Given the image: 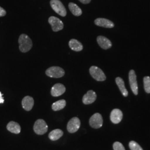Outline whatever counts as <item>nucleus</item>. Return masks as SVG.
I'll return each instance as SVG.
<instances>
[{"instance_id":"f03ea898","label":"nucleus","mask_w":150,"mask_h":150,"mask_svg":"<svg viewBox=\"0 0 150 150\" xmlns=\"http://www.w3.org/2000/svg\"><path fill=\"white\" fill-rule=\"evenodd\" d=\"M33 130L36 134L42 135L48 131V126L42 119L38 120L33 126Z\"/></svg>"},{"instance_id":"f3484780","label":"nucleus","mask_w":150,"mask_h":150,"mask_svg":"<svg viewBox=\"0 0 150 150\" xmlns=\"http://www.w3.org/2000/svg\"><path fill=\"white\" fill-rule=\"evenodd\" d=\"M69 46L71 50L75 51H81L83 49V46L80 42L76 39H72L69 42Z\"/></svg>"},{"instance_id":"412c9836","label":"nucleus","mask_w":150,"mask_h":150,"mask_svg":"<svg viewBox=\"0 0 150 150\" xmlns=\"http://www.w3.org/2000/svg\"><path fill=\"white\" fill-rule=\"evenodd\" d=\"M66 102L64 100H61L57 102H54L52 105V109L54 111H59L64 108L66 106Z\"/></svg>"},{"instance_id":"6e6552de","label":"nucleus","mask_w":150,"mask_h":150,"mask_svg":"<svg viewBox=\"0 0 150 150\" xmlns=\"http://www.w3.org/2000/svg\"><path fill=\"white\" fill-rule=\"evenodd\" d=\"M48 22L51 25L52 30L54 32L62 30L64 28L63 22L57 17L54 16L50 17L48 19Z\"/></svg>"},{"instance_id":"ddd939ff","label":"nucleus","mask_w":150,"mask_h":150,"mask_svg":"<svg viewBox=\"0 0 150 150\" xmlns=\"http://www.w3.org/2000/svg\"><path fill=\"white\" fill-rule=\"evenodd\" d=\"M22 105L25 110L30 111L32 110L34 105V100L32 97L25 96L22 101Z\"/></svg>"},{"instance_id":"bb28decb","label":"nucleus","mask_w":150,"mask_h":150,"mask_svg":"<svg viewBox=\"0 0 150 150\" xmlns=\"http://www.w3.org/2000/svg\"><path fill=\"white\" fill-rule=\"evenodd\" d=\"M2 94L1 93V92H0V103H4V99L2 97Z\"/></svg>"},{"instance_id":"423d86ee","label":"nucleus","mask_w":150,"mask_h":150,"mask_svg":"<svg viewBox=\"0 0 150 150\" xmlns=\"http://www.w3.org/2000/svg\"><path fill=\"white\" fill-rule=\"evenodd\" d=\"M89 123L92 128L99 129L103 125L102 116L98 113H95L91 117Z\"/></svg>"},{"instance_id":"f8f14e48","label":"nucleus","mask_w":150,"mask_h":150,"mask_svg":"<svg viewBox=\"0 0 150 150\" xmlns=\"http://www.w3.org/2000/svg\"><path fill=\"white\" fill-rule=\"evenodd\" d=\"M96 93L92 90L88 91L82 98V102L85 105H89L96 100Z\"/></svg>"},{"instance_id":"dca6fc26","label":"nucleus","mask_w":150,"mask_h":150,"mask_svg":"<svg viewBox=\"0 0 150 150\" xmlns=\"http://www.w3.org/2000/svg\"><path fill=\"white\" fill-rule=\"evenodd\" d=\"M7 129L8 131L11 132V133L15 134H20L21 130L20 125L14 121H11L7 124Z\"/></svg>"},{"instance_id":"0eeeda50","label":"nucleus","mask_w":150,"mask_h":150,"mask_svg":"<svg viewBox=\"0 0 150 150\" xmlns=\"http://www.w3.org/2000/svg\"><path fill=\"white\" fill-rule=\"evenodd\" d=\"M81 122L80 119L77 117H73L67 123V129L70 133H75L80 127Z\"/></svg>"},{"instance_id":"4468645a","label":"nucleus","mask_w":150,"mask_h":150,"mask_svg":"<svg viewBox=\"0 0 150 150\" xmlns=\"http://www.w3.org/2000/svg\"><path fill=\"white\" fill-rule=\"evenodd\" d=\"M97 41L99 46L103 49L107 50L111 48L112 46V43L110 40L104 36H98L97 38Z\"/></svg>"},{"instance_id":"6ab92c4d","label":"nucleus","mask_w":150,"mask_h":150,"mask_svg":"<svg viewBox=\"0 0 150 150\" xmlns=\"http://www.w3.org/2000/svg\"><path fill=\"white\" fill-rule=\"evenodd\" d=\"M116 82L117 85L120 90L123 96L127 97L128 96V91L126 90L125 86V82L123 80L121 77H117L116 79Z\"/></svg>"},{"instance_id":"f257e3e1","label":"nucleus","mask_w":150,"mask_h":150,"mask_svg":"<svg viewBox=\"0 0 150 150\" xmlns=\"http://www.w3.org/2000/svg\"><path fill=\"white\" fill-rule=\"evenodd\" d=\"M19 49L22 52L29 51L32 47V40L26 34H22L18 38Z\"/></svg>"},{"instance_id":"1a4fd4ad","label":"nucleus","mask_w":150,"mask_h":150,"mask_svg":"<svg viewBox=\"0 0 150 150\" xmlns=\"http://www.w3.org/2000/svg\"><path fill=\"white\" fill-rule=\"evenodd\" d=\"M129 82L131 88V90L135 95L138 94V85L137 82L136 75L134 70H130L129 72Z\"/></svg>"},{"instance_id":"b1692460","label":"nucleus","mask_w":150,"mask_h":150,"mask_svg":"<svg viewBox=\"0 0 150 150\" xmlns=\"http://www.w3.org/2000/svg\"><path fill=\"white\" fill-rule=\"evenodd\" d=\"M113 148L114 150H125L123 145L119 142H115L113 145Z\"/></svg>"},{"instance_id":"2eb2a0df","label":"nucleus","mask_w":150,"mask_h":150,"mask_svg":"<svg viewBox=\"0 0 150 150\" xmlns=\"http://www.w3.org/2000/svg\"><path fill=\"white\" fill-rule=\"evenodd\" d=\"M95 23L97 26L105 28H112L114 27V23L110 20L106 18H98L95 20Z\"/></svg>"},{"instance_id":"5701e85b","label":"nucleus","mask_w":150,"mask_h":150,"mask_svg":"<svg viewBox=\"0 0 150 150\" xmlns=\"http://www.w3.org/2000/svg\"><path fill=\"white\" fill-rule=\"evenodd\" d=\"M129 147L131 150H143L142 147L134 141H131L129 142Z\"/></svg>"},{"instance_id":"aec40b11","label":"nucleus","mask_w":150,"mask_h":150,"mask_svg":"<svg viewBox=\"0 0 150 150\" xmlns=\"http://www.w3.org/2000/svg\"><path fill=\"white\" fill-rule=\"evenodd\" d=\"M69 7L72 13L76 16H80L82 15V12L80 8L74 3L70 2L69 4Z\"/></svg>"},{"instance_id":"9b49d317","label":"nucleus","mask_w":150,"mask_h":150,"mask_svg":"<svg viewBox=\"0 0 150 150\" xmlns=\"http://www.w3.org/2000/svg\"><path fill=\"white\" fill-rule=\"evenodd\" d=\"M123 117L122 111L119 109H113L110 115V119L112 122L115 124L119 123Z\"/></svg>"},{"instance_id":"39448f33","label":"nucleus","mask_w":150,"mask_h":150,"mask_svg":"<svg viewBox=\"0 0 150 150\" xmlns=\"http://www.w3.org/2000/svg\"><path fill=\"white\" fill-rule=\"evenodd\" d=\"M91 76L98 81H103L106 79V77L101 69L97 66H93L90 69Z\"/></svg>"},{"instance_id":"9d476101","label":"nucleus","mask_w":150,"mask_h":150,"mask_svg":"<svg viewBox=\"0 0 150 150\" xmlns=\"http://www.w3.org/2000/svg\"><path fill=\"white\" fill-rule=\"evenodd\" d=\"M66 91V88L61 83H56L54 85L51 91V95L54 97H58L64 94Z\"/></svg>"},{"instance_id":"4be33fe9","label":"nucleus","mask_w":150,"mask_h":150,"mask_svg":"<svg viewBox=\"0 0 150 150\" xmlns=\"http://www.w3.org/2000/svg\"><path fill=\"white\" fill-rule=\"evenodd\" d=\"M144 88L147 93H150V77L149 76L145 77L144 79Z\"/></svg>"},{"instance_id":"393cba45","label":"nucleus","mask_w":150,"mask_h":150,"mask_svg":"<svg viewBox=\"0 0 150 150\" xmlns=\"http://www.w3.org/2000/svg\"><path fill=\"white\" fill-rule=\"evenodd\" d=\"M6 15V11L1 7H0V17H4Z\"/></svg>"},{"instance_id":"a211bd4d","label":"nucleus","mask_w":150,"mask_h":150,"mask_svg":"<svg viewBox=\"0 0 150 150\" xmlns=\"http://www.w3.org/2000/svg\"><path fill=\"white\" fill-rule=\"evenodd\" d=\"M64 134V132L60 129H55L48 134L49 139L52 141H56L59 139Z\"/></svg>"},{"instance_id":"20e7f679","label":"nucleus","mask_w":150,"mask_h":150,"mask_svg":"<svg viewBox=\"0 0 150 150\" xmlns=\"http://www.w3.org/2000/svg\"><path fill=\"white\" fill-rule=\"evenodd\" d=\"M46 74L48 77L52 78H60L64 75V71L57 66H53L48 68L46 71Z\"/></svg>"},{"instance_id":"7ed1b4c3","label":"nucleus","mask_w":150,"mask_h":150,"mask_svg":"<svg viewBox=\"0 0 150 150\" xmlns=\"http://www.w3.org/2000/svg\"><path fill=\"white\" fill-rule=\"evenodd\" d=\"M50 5L52 8L60 16H66L67 11L62 3L59 0H51Z\"/></svg>"},{"instance_id":"a878e982","label":"nucleus","mask_w":150,"mask_h":150,"mask_svg":"<svg viewBox=\"0 0 150 150\" xmlns=\"http://www.w3.org/2000/svg\"><path fill=\"white\" fill-rule=\"evenodd\" d=\"M80 1L81 3L83 4H88L91 1V0H79Z\"/></svg>"}]
</instances>
